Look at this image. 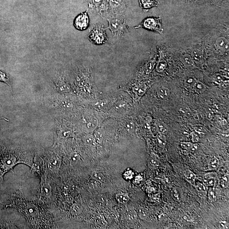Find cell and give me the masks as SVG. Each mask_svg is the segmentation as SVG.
Masks as SVG:
<instances>
[{
	"instance_id": "4fadbf2b",
	"label": "cell",
	"mask_w": 229,
	"mask_h": 229,
	"mask_svg": "<svg viewBox=\"0 0 229 229\" xmlns=\"http://www.w3.org/2000/svg\"><path fill=\"white\" fill-rule=\"evenodd\" d=\"M216 45L218 48L224 51H229V43L228 40L223 37L218 38L216 40Z\"/></svg>"
},
{
	"instance_id": "9c48e42d",
	"label": "cell",
	"mask_w": 229,
	"mask_h": 229,
	"mask_svg": "<svg viewBox=\"0 0 229 229\" xmlns=\"http://www.w3.org/2000/svg\"><path fill=\"white\" fill-rule=\"evenodd\" d=\"M89 25L90 18L87 11L81 13L74 19V26L78 31L85 30L88 28Z\"/></svg>"
},
{
	"instance_id": "5bb4252c",
	"label": "cell",
	"mask_w": 229,
	"mask_h": 229,
	"mask_svg": "<svg viewBox=\"0 0 229 229\" xmlns=\"http://www.w3.org/2000/svg\"><path fill=\"white\" fill-rule=\"evenodd\" d=\"M140 6L145 11L148 9L154 6H158V3L155 2L154 0H138Z\"/></svg>"
},
{
	"instance_id": "ba28073f",
	"label": "cell",
	"mask_w": 229,
	"mask_h": 229,
	"mask_svg": "<svg viewBox=\"0 0 229 229\" xmlns=\"http://www.w3.org/2000/svg\"><path fill=\"white\" fill-rule=\"evenodd\" d=\"M116 120L118 129L129 134H134L136 130V125L131 117L127 116Z\"/></svg>"
},
{
	"instance_id": "f35d334b",
	"label": "cell",
	"mask_w": 229,
	"mask_h": 229,
	"mask_svg": "<svg viewBox=\"0 0 229 229\" xmlns=\"http://www.w3.org/2000/svg\"><path fill=\"white\" fill-rule=\"evenodd\" d=\"M193 127L195 131L198 133H204V131H205L203 125L200 124L194 125Z\"/></svg>"
},
{
	"instance_id": "277c9868",
	"label": "cell",
	"mask_w": 229,
	"mask_h": 229,
	"mask_svg": "<svg viewBox=\"0 0 229 229\" xmlns=\"http://www.w3.org/2000/svg\"><path fill=\"white\" fill-rule=\"evenodd\" d=\"M116 98V92L112 93L100 92L93 101L90 102L87 106L97 111L107 113L112 108Z\"/></svg>"
},
{
	"instance_id": "7a4b0ae2",
	"label": "cell",
	"mask_w": 229,
	"mask_h": 229,
	"mask_svg": "<svg viewBox=\"0 0 229 229\" xmlns=\"http://www.w3.org/2000/svg\"><path fill=\"white\" fill-rule=\"evenodd\" d=\"M81 130L85 133L93 134L94 131L108 118V114L93 108L85 106L78 116Z\"/></svg>"
},
{
	"instance_id": "e575fe53",
	"label": "cell",
	"mask_w": 229,
	"mask_h": 229,
	"mask_svg": "<svg viewBox=\"0 0 229 229\" xmlns=\"http://www.w3.org/2000/svg\"><path fill=\"white\" fill-rule=\"evenodd\" d=\"M82 207L80 205L77 204H74L71 207V212L72 214L78 215L80 214L82 211Z\"/></svg>"
},
{
	"instance_id": "4316f807",
	"label": "cell",
	"mask_w": 229,
	"mask_h": 229,
	"mask_svg": "<svg viewBox=\"0 0 229 229\" xmlns=\"http://www.w3.org/2000/svg\"><path fill=\"white\" fill-rule=\"evenodd\" d=\"M80 157L77 152H74L71 154L70 155V163L71 165H76L80 160Z\"/></svg>"
},
{
	"instance_id": "7402d4cb",
	"label": "cell",
	"mask_w": 229,
	"mask_h": 229,
	"mask_svg": "<svg viewBox=\"0 0 229 229\" xmlns=\"http://www.w3.org/2000/svg\"><path fill=\"white\" fill-rule=\"evenodd\" d=\"M184 174L185 179L191 184H194L196 180V176L192 171L187 170L184 172Z\"/></svg>"
},
{
	"instance_id": "8d00e7d4",
	"label": "cell",
	"mask_w": 229,
	"mask_h": 229,
	"mask_svg": "<svg viewBox=\"0 0 229 229\" xmlns=\"http://www.w3.org/2000/svg\"><path fill=\"white\" fill-rule=\"evenodd\" d=\"M209 198L212 201H216L217 195L216 191L214 189L211 188L208 191Z\"/></svg>"
},
{
	"instance_id": "ffe728a7",
	"label": "cell",
	"mask_w": 229,
	"mask_h": 229,
	"mask_svg": "<svg viewBox=\"0 0 229 229\" xmlns=\"http://www.w3.org/2000/svg\"><path fill=\"white\" fill-rule=\"evenodd\" d=\"M60 165V161L57 157H54L50 161L49 168L51 170L56 171L59 169Z\"/></svg>"
},
{
	"instance_id": "d6a6232c",
	"label": "cell",
	"mask_w": 229,
	"mask_h": 229,
	"mask_svg": "<svg viewBox=\"0 0 229 229\" xmlns=\"http://www.w3.org/2000/svg\"><path fill=\"white\" fill-rule=\"evenodd\" d=\"M191 57L194 61H199L201 59V52L198 49H194L192 52Z\"/></svg>"
},
{
	"instance_id": "681fc988",
	"label": "cell",
	"mask_w": 229,
	"mask_h": 229,
	"mask_svg": "<svg viewBox=\"0 0 229 229\" xmlns=\"http://www.w3.org/2000/svg\"><path fill=\"white\" fill-rule=\"evenodd\" d=\"M213 107H214V110H215V111H216V112L219 111L220 110V107L219 106V105H218V104H214Z\"/></svg>"
},
{
	"instance_id": "7bdbcfd3",
	"label": "cell",
	"mask_w": 229,
	"mask_h": 229,
	"mask_svg": "<svg viewBox=\"0 0 229 229\" xmlns=\"http://www.w3.org/2000/svg\"><path fill=\"white\" fill-rule=\"evenodd\" d=\"M228 224L225 221H221L219 224V229L228 228Z\"/></svg>"
},
{
	"instance_id": "bcb514c9",
	"label": "cell",
	"mask_w": 229,
	"mask_h": 229,
	"mask_svg": "<svg viewBox=\"0 0 229 229\" xmlns=\"http://www.w3.org/2000/svg\"><path fill=\"white\" fill-rule=\"evenodd\" d=\"M139 213V216L140 217H141V218H142V219H144V218H146V216H147V213H146V211L144 209H140Z\"/></svg>"
},
{
	"instance_id": "d4e9b609",
	"label": "cell",
	"mask_w": 229,
	"mask_h": 229,
	"mask_svg": "<svg viewBox=\"0 0 229 229\" xmlns=\"http://www.w3.org/2000/svg\"><path fill=\"white\" fill-rule=\"evenodd\" d=\"M192 88L196 92L198 93H203L206 90L205 85L199 81H196Z\"/></svg>"
},
{
	"instance_id": "6da1fadb",
	"label": "cell",
	"mask_w": 229,
	"mask_h": 229,
	"mask_svg": "<svg viewBox=\"0 0 229 229\" xmlns=\"http://www.w3.org/2000/svg\"><path fill=\"white\" fill-rule=\"evenodd\" d=\"M75 77L76 90L87 105L94 100L100 92L95 86L91 68L85 66L78 67L75 72Z\"/></svg>"
},
{
	"instance_id": "f907efd6",
	"label": "cell",
	"mask_w": 229,
	"mask_h": 229,
	"mask_svg": "<svg viewBox=\"0 0 229 229\" xmlns=\"http://www.w3.org/2000/svg\"><path fill=\"white\" fill-rule=\"evenodd\" d=\"M182 218L183 220L186 221H189L190 220V218L188 216H187V215H184V216H182Z\"/></svg>"
},
{
	"instance_id": "f6af8a7d",
	"label": "cell",
	"mask_w": 229,
	"mask_h": 229,
	"mask_svg": "<svg viewBox=\"0 0 229 229\" xmlns=\"http://www.w3.org/2000/svg\"><path fill=\"white\" fill-rule=\"evenodd\" d=\"M173 196L174 198H176L177 200H179L180 199V191L178 190L177 188L173 190Z\"/></svg>"
},
{
	"instance_id": "44dd1931",
	"label": "cell",
	"mask_w": 229,
	"mask_h": 229,
	"mask_svg": "<svg viewBox=\"0 0 229 229\" xmlns=\"http://www.w3.org/2000/svg\"><path fill=\"white\" fill-rule=\"evenodd\" d=\"M181 60L183 64L186 66H191L194 64V62L191 56L188 54H185L182 55L181 58Z\"/></svg>"
},
{
	"instance_id": "60d3db41",
	"label": "cell",
	"mask_w": 229,
	"mask_h": 229,
	"mask_svg": "<svg viewBox=\"0 0 229 229\" xmlns=\"http://www.w3.org/2000/svg\"><path fill=\"white\" fill-rule=\"evenodd\" d=\"M216 118L217 119V121L221 125H225L227 124V121L224 118L219 115V114H217L216 115Z\"/></svg>"
},
{
	"instance_id": "4dcf8cb0",
	"label": "cell",
	"mask_w": 229,
	"mask_h": 229,
	"mask_svg": "<svg viewBox=\"0 0 229 229\" xmlns=\"http://www.w3.org/2000/svg\"><path fill=\"white\" fill-rule=\"evenodd\" d=\"M90 8H94L98 7L101 4L103 0H88Z\"/></svg>"
},
{
	"instance_id": "d6986e66",
	"label": "cell",
	"mask_w": 229,
	"mask_h": 229,
	"mask_svg": "<svg viewBox=\"0 0 229 229\" xmlns=\"http://www.w3.org/2000/svg\"><path fill=\"white\" fill-rule=\"evenodd\" d=\"M155 64L156 60L155 59H151L147 61L144 67V71L145 74L146 75L150 74L152 72Z\"/></svg>"
},
{
	"instance_id": "f546056e",
	"label": "cell",
	"mask_w": 229,
	"mask_h": 229,
	"mask_svg": "<svg viewBox=\"0 0 229 229\" xmlns=\"http://www.w3.org/2000/svg\"><path fill=\"white\" fill-rule=\"evenodd\" d=\"M202 183H198L196 185V189L197 191L199 193V194H200V195L204 196L206 194L207 191V188Z\"/></svg>"
},
{
	"instance_id": "603a6c76",
	"label": "cell",
	"mask_w": 229,
	"mask_h": 229,
	"mask_svg": "<svg viewBox=\"0 0 229 229\" xmlns=\"http://www.w3.org/2000/svg\"><path fill=\"white\" fill-rule=\"evenodd\" d=\"M157 130L161 134H164L167 132V127L165 123L161 120L156 122Z\"/></svg>"
},
{
	"instance_id": "8992f818",
	"label": "cell",
	"mask_w": 229,
	"mask_h": 229,
	"mask_svg": "<svg viewBox=\"0 0 229 229\" xmlns=\"http://www.w3.org/2000/svg\"><path fill=\"white\" fill-rule=\"evenodd\" d=\"M103 25L95 24L90 30L88 38L93 44L96 45H103L108 42V38Z\"/></svg>"
},
{
	"instance_id": "ee69618b",
	"label": "cell",
	"mask_w": 229,
	"mask_h": 229,
	"mask_svg": "<svg viewBox=\"0 0 229 229\" xmlns=\"http://www.w3.org/2000/svg\"><path fill=\"white\" fill-rule=\"evenodd\" d=\"M191 141L193 143H196L199 141V137L194 132H191Z\"/></svg>"
},
{
	"instance_id": "d590c367",
	"label": "cell",
	"mask_w": 229,
	"mask_h": 229,
	"mask_svg": "<svg viewBox=\"0 0 229 229\" xmlns=\"http://www.w3.org/2000/svg\"><path fill=\"white\" fill-rule=\"evenodd\" d=\"M196 81V80L194 77H189L185 79L184 81V84L187 87L192 88Z\"/></svg>"
},
{
	"instance_id": "e0dca14e",
	"label": "cell",
	"mask_w": 229,
	"mask_h": 229,
	"mask_svg": "<svg viewBox=\"0 0 229 229\" xmlns=\"http://www.w3.org/2000/svg\"><path fill=\"white\" fill-rule=\"evenodd\" d=\"M0 81L6 83L10 87L12 91V78L9 74L0 70Z\"/></svg>"
},
{
	"instance_id": "8fae6325",
	"label": "cell",
	"mask_w": 229,
	"mask_h": 229,
	"mask_svg": "<svg viewBox=\"0 0 229 229\" xmlns=\"http://www.w3.org/2000/svg\"><path fill=\"white\" fill-rule=\"evenodd\" d=\"M55 82L57 88L60 92L62 93H68L71 90V85L67 79L62 75L58 76L56 78Z\"/></svg>"
},
{
	"instance_id": "836d02e7",
	"label": "cell",
	"mask_w": 229,
	"mask_h": 229,
	"mask_svg": "<svg viewBox=\"0 0 229 229\" xmlns=\"http://www.w3.org/2000/svg\"><path fill=\"white\" fill-rule=\"evenodd\" d=\"M127 220L130 222H135L137 218L136 213L134 211H129L127 215Z\"/></svg>"
},
{
	"instance_id": "83f0119b",
	"label": "cell",
	"mask_w": 229,
	"mask_h": 229,
	"mask_svg": "<svg viewBox=\"0 0 229 229\" xmlns=\"http://www.w3.org/2000/svg\"><path fill=\"white\" fill-rule=\"evenodd\" d=\"M111 8L113 9H118L122 5L123 0H108Z\"/></svg>"
},
{
	"instance_id": "7dc6e473",
	"label": "cell",
	"mask_w": 229,
	"mask_h": 229,
	"mask_svg": "<svg viewBox=\"0 0 229 229\" xmlns=\"http://www.w3.org/2000/svg\"><path fill=\"white\" fill-rule=\"evenodd\" d=\"M133 174L131 171H128L125 173V178L127 179H131L133 177Z\"/></svg>"
},
{
	"instance_id": "30bf717a",
	"label": "cell",
	"mask_w": 229,
	"mask_h": 229,
	"mask_svg": "<svg viewBox=\"0 0 229 229\" xmlns=\"http://www.w3.org/2000/svg\"><path fill=\"white\" fill-rule=\"evenodd\" d=\"M73 124L69 122L63 121L60 125V136L63 138L71 137L74 136V129L72 127Z\"/></svg>"
},
{
	"instance_id": "cb8c5ba5",
	"label": "cell",
	"mask_w": 229,
	"mask_h": 229,
	"mask_svg": "<svg viewBox=\"0 0 229 229\" xmlns=\"http://www.w3.org/2000/svg\"><path fill=\"white\" fill-rule=\"evenodd\" d=\"M219 165V161L216 157L210 159L208 162V168L210 170H214L218 168Z\"/></svg>"
},
{
	"instance_id": "ac0fdd59",
	"label": "cell",
	"mask_w": 229,
	"mask_h": 229,
	"mask_svg": "<svg viewBox=\"0 0 229 229\" xmlns=\"http://www.w3.org/2000/svg\"><path fill=\"white\" fill-rule=\"evenodd\" d=\"M115 199L119 203L125 204L129 201V197L127 193H118L115 195Z\"/></svg>"
},
{
	"instance_id": "c3c4849f",
	"label": "cell",
	"mask_w": 229,
	"mask_h": 229,
	"mask_svg": "<svg viewBox=\"0 0 229 229\" xmlns=\"http://www.w3.org/2000/svg\"><path fill=\"white\" fill-rule=\"evenodd\" d=\"M198 145L197 144H192V146L191 147V148L190 149V150L192 151H194L197 150V148H198Z\"/></svg>"
},
{
	"instance_id": "9a60e30c",
	"label": "cell",
	"mask_w": 229,
	"mask_h": 229,
	"mask_svg": "<svg viewBox=\"0 0 229 229\" xmlns=\"http://www.w3.org/2000/svg\"><path fill=\"white\" fill-rule=\"evenodd\" d=\"M216 174H207L204 177L203 184L206 186H214L216 182Z\"/></svg>"
},
{
	"instance_id": "52a82bcc",
	"label": "cell",
	"mask_w": 229,
	"mask_h": 229,
	"mask_svg": "<svg viewBox=\"0 0 229 229\" xmlns=\"http://www.w3.org/2000/svg\"><path fill=\"white\" fill-rule=\"evenodd\" d=\"M135 28H143L162 33L163 28L161 26V19L154 17H148L144 19L139 25L134 27Z\"/></svg>"
},
{
	"instance_id": "3957f363",
	"label": "cell",
	"mask_w": 229,
	"mask_h": 229,
	"mask_svg": "<svg viewBox=\"0 0 229 229\" xmlns=\"http://www.w3.org/2000/svg\"><path fill=\"white\" fill-rule=\"evenodd\" d=\"M132 106V101L130 95L125 91L119 90L116 92L115 101L107 114L109 118L115 119L129 116Z\"/></svg>"
},
{
	"instance_id": "f1b7e54d",
	"label": "cell",
	"mask_w": 229,
	"mask_h": 229,
	"mask_svg": "<svg viewBox=\"0 0 229 229\" xmlns=\"http://www.w3.org/2000/svg\"><path fill=\"white\" fill-rule=\"evenodd\" d=\"M42 191L44 193L45 197H50L51 196V188L48 183L45 182L42 187Z\"/></svg>"
},
{
	"instance_id": "b9f144b4",
	"label": "cell",
	"mask_w": 229,
	"mask_h": 229,
	"mask_svg": "<svg viewBox=\"0 0 229 229\" xmlns=\"http://www.w3.org/2000/svg\"><path fill=\"white\" fill-rule=\"evenodd\" d=\"M158 143L160 146L162 147L165 146V143H166V140H165V136L163 135V134H161V135L159 136V137L158 138Z\"/></svg>"
},
{
	"instance_id": "ab89813d",
	"label": "cell",
	"mask_w": 229,
	"mask_h": 229,
	"mask_svg": "<svg viewBox=\"0 0 229 229\" xmlns=\"http://www.w3.org/2000/svg\"><path fill=\"white\" fill-rule=\"evenodd\" d=\"M192 144L190 142H182L180 144V146L183 149L190 150Z\"/></svg>"
},
{
	"instance_id": "5b68a950",
	"label": "cell",
	"mask_w": 229,
	"mask_h": 229,
	"mask_svg": "<svg viewBox=\"0 0 229 229\" xmlns=\"http://www.w3.org/2000/svg\"><path fill=\"white\" fill-rule=\"evenodd\" d=\"M107 20L108 26L105 28L110 30L114 37H123L129 32V27L123 19L112 18Z\"/></svg>"
},
{
	"instance_id": "7c38bea8",
	"label": "cell",
	"mask_w": 229,
	"mask_h": 229,
	"mask_svg": "<svg viewBox=\"0 0 229 229\" xmlns=\"http://www.w3.org/2000/svg\"><path fill=\"white\" fill-rule=\"evenodd\" d=\"M84 144L91 149H95L98 144L93 134L85 133L82 139Z\"/></svg>"
},
{
	"instance_id": "1f68e13d",
	"label": "cell",
	"mask_w": 229,
	"mask_h": 229,
	"mask_svg": "<svg viewBox=\"0 0 229 229\" xmlns=\"http://www.w3.org/2000/svg\"><path fill=\"white\" fill-rule=\"evenodd\" d=\"M159 163L158 160L154 158H151L148 161V166L151 169H156L158 166Z\"/></svg>"
},
{
	"instance_id": "2e32d148",
	"label": "cell",
	"mask_w": 229,
	"mask_h": 229,
	"mask_svg": "<svg viewBox=\"0 0 229 229\" xmlns=\"http://www.w3.org/2000/svg\"><path fill=\"white\" fill-rule=\"evenodd\" d=\"M157 96L159 99L165 100L167 99L170 95L169 89L165 87H159L157 92Z\"/></svg>"
},
{
	"instance_id": "74e56055",
	"label": "cell",
	"mask_w": 229,
	"mask_h": 229,
	"mask_svg": "<svg viewBox=\"0 0 229 229\" xmlns=\"http://www.w3.org/2000/svg\"><path fill=\"white\" fill-rule=\"evenodd\" d=\"M229 175H225L221 180V185L223 187L227 188L229 186Z\"/></svg>"
},
{
	"instance_id": "484cf974",
	"label": "cell",
	"mask_w": 229,
	"mask_h": 229,
	"mask_svg": "<svg viewBox=\"0 0 229 229\" xmlns=\"http://www.w3.org/2000/svg\"><path fill=\"white\" fill-rule=\"evenodd\" d=\"M167 67V62L164 59H161L157 64L156 70L158 73H162Z\"/></svg>"
}]
</instances>
